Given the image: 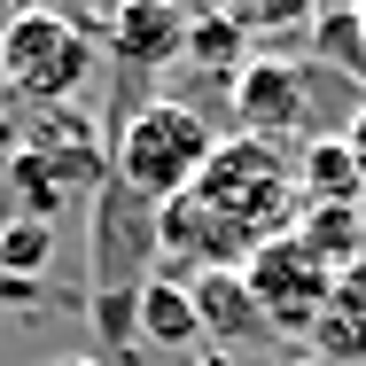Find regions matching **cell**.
I'll return each instance as SVG.
<instances>
[{
	"label": "cell",
	"instance_id": "6da1fadb",
	"mask_svg": "<svg viewBox=\"0 0 366 366\" xmlns=\"http://www.w3.org/2000/svg\"><path fill=\"white\" fill-rule=\"evenodd\" d=\"M304 219V179L296 156L257 133H226L219 156L203 164V179L164 203V273L195 265V273H242L257 249H273Z\"/></svg>",
	"mask_w": 366,
	"mask_h": 366
},
{
	"label": "cell",
	"instance_id": "7a4b0ae2",
	"mask_svg": "<svg viewBox=\"0 0 366 366\" xmlns=\"http://www.w3.org/2000/svg\"><path fill=\"white\" fill-rule=\"evenodd\" d=\"M156 273H164V211L125 179H102L86 226V320L117 351V366H133L141 351V296Z\"/></svg>",
	"mask_w": 366,
	"mask_h": 366
},
{
	"label": "cell",
	"instance_id": "3957f363",
	"mask_svg": "<svg viewBox=\"0 0 366 366\" xmlns=\"http://www.w3.org/2000/svg\"><path fill=\"white\" fill-rule=\"evenodd\" d=\"M219 141L226 133H211V117L195 102H141V109H125L109 125V179H125L133 195H148L164 211L203 179Z\"/></svg>",
	"mask_w": 366,
	"mask_h": 366
},
{
	"label": "cell",
	"instance_id": "277c9868",
	"mask_svg": "<svg viewBox=\"0 0 366 366\" xmlns=\"http://www.w3.org/2000/svg\"><path fill=\"white\" fill-rule=\"evenodd\" d=\"M102 63V39L63 16V8H31V16H16L8 31H0V71H8V102H24V109H55V102H71L78 86L94 78Z\"/></svg>",
	"mask_w": 366,
	"mask_h": 366
},
{
	"label": "cell",
	"instance_id": "5b68a950",
	"mask_svg": "<svg viewBox=\"0 0 366 366\" xmlns=\"http://www.w3.org/2000/svg\"><path fill=\"white\" fill-rule=\"evenodd\" d=\"M242 281H249V296H257V312H265V327L273 335H304L312 343V327H320V312H327V296H335V281L343 273H327L296 234H281L273 249H257L249 265H242Z\"/></svg>",
	"mask_w": 366,
	"mask_h": 366
},
{
	"label": "cell",
	"instance_id": "8992f818",
	"mask_svg": "<svg viewBox=\"0 0 366 366\" xmlns=\"http://www.w3.org/2000/svg\"><path fill=\"white\" fill-rule=\"evenodd\" d=\"M234 94V117H242V133H257V141H296L312 148L320 133H312V78H304V63H281V55H249L242 63V78L226 86Z\"/></svg>",
	"mask_w": 366,
	"mask_h": 366
},
{
	"label": "cell",
	"instance_id": "52a82bcc",
	"mask_svg": "<svg viewBox=\"0 0 366 366\" xmlns=\"http://www.w3.org/2000/svg\"><path fill=\"white\" fill-rule=\"evenodd\" d=\"M8 125H16V141L31 148L71 195H94V187L109 179V133H102L86 109L55 102V109H24V117H8Z\"/></svg>",
	"mask_w": 366,
	"mask_h": 366
},
{
	"label": "cell",
	"instance_id": "ba28073f",
	"mask_svg": "<svg viewBox=\"0 0 366 366\" xmlns=\"http://www.w3.org/2000/svg\"><path fill=\"white\" fill-rule=\"evenodd\" d=\"M187 24H195V8H179V0H109L94 39L117 55L125 78H156L164 63L187 55Z\"/></svg>",
	"mask_w": 366,
	"mask_h": 366
},
{
	"label": "cell",
	"instance_id": "9c48e42d",
	"mask_svg": "<svg viewBox=\"0 0 366 366\" xmlns=\"http://www.w3.org/2000/svg\"><path fill=\"white\" fill-rule=\"evenodd\" d=\"M187 289H195V312H203V343L234 351V343H257V335H273L242 273H187Z\"/></svg>",
	"mask_w": 366,
	"mask_h": 366
},
{
	"label": "cell",
	"instance_id": "30bf717a",
	"mask_svg": "<svg viewBox=\"0 0 366 366\" xmlns=\"http://www.w3.org/2000/svg\"><path fill=\"white\" fill-rule=\"evenodd\" d=\"M296 242H304V249H312L327 273H351V265H366V203H304Z\"/></svg>",
	"mask_w": 366,
	"mask_h": 366
},
{
	"label": "cell",
	"instance_id": "8fae6325",
	"mask_svg": "<svg viewBox=\"0 0 366 366\" xmlns=\"http://www.w3.org/2000/svg\"><path fill=\"white\" fill-rule=\"evenodd\" d=\"M312 351L327 366H366V265H351V273L335 281L320 327H312Z\"/></svg>",
	"mask_w": 366,
	"mask_h": 366
},
{
	"label": "cell",
	"instance_id": "7c38bea8",
	"mask_svg": "<svg viewBox=\"0 0 366 366\" xmlns=\"http://www.w3.org/2000/svg\"><path fill=\"white\" fill-rule=\"evenodd\" d=\"M296 179H304V203H366V172L343 133H320V141L296 156Z\"/></svg>",
	"mask_w": 366,
	"mask_h": 366
},
{
	"label": "cell",
	"instance_id": "4fadbf2b",
	"mask_svg": "<svg viewBox=\"0 0 366 366\" xmlns=\"http://www.w3.org/2000/svg\"><path fill=\"white\" fill-rule=\"evenodd\" d=\"M141 343H164V351H187L203 343V312H195V289L179 273H156L141 296Z\"/></svg>",
	"mask_w": 366,
	"mask_h": 366
},
{
	"label": "cell",
	"instance_id": "5bb4252c",
	"mask_svg": "<svg viewBox=\"0 0 366 366\" xmlns=\"http://www.w3.org/2000/svg\"><path fill=\"white\" fill-rule=\"evenodd\" d=\"M203 16H226L242 39H281V31H312L327 0H195Z\"/></svg>",
	"mask_w": 366,
	"mask_h": 366
},
{
	"label": "cell",
	"instance_id": "9a60e30c",
	"mask_svg": "<svg viewBox=\"0 0 366 366\" xmlns=\"http://www.w3.org/2000/svg\"><path fill=\"white\" fill-rule=\"evenodd\" d=\"M312 55H320V71L366 86V31H359V8H320V24H312Z\"/></svg>",
	"mask_w": 366,
	"mask_h": 366
},
{
	"label": "cell",
	"instance_id": "2e32d148",
	"mask_svg": "<svg viewBox=\"0 0 366 366\" xmlns=\"http://www.w3.org/2000/svg\"><path fill=\"white\" fill-rule=\"evenodd\" d=\"M242 47H249V39H242L226 16H203V8H195V24H187V55H179V63H203L211 78H226V86H234V78H242V63H249Z\"/></svg>",
	"mask_w": 366,
	"mask_h": 366
},
{
	"label": "cell",
	"instance_id": "e0dca14e",
	"mask_svg": "<svg viewBox=\"0 0 366 366\" xmlns=\"http://www.w3.org/2000/svg\"><path fill=\"white\" fill-rule=\"evenodd\" d=\"M55 257V226H31V219H0V273L16 281H39Z\"/></svg>",
	"mask_w": 366,
	"mask_h": 366
},
{
	"label": "cell",
	"instance_id": "ac0fdd59",
	"mask_svg": "<svg viewBox=\"0 0 366 366\" xmlns=\"http://www.w3.org/2000/svg\"><path fill=\"white\" fill-rule=\"evenodd\" d=\"M47 296V281H16V273H0V312H31Z\"/></svg>",
	"mask_w": 366,
	"mask_h": 366
},
{
	"label": "cell",
	"instance_id": "d6986e66",
	"mask_svg": "<svg viewBox=\"0 0 366 366\" xmlns=\"http://www.w3.org/2000/svg\"><path fill=\"white\" fill-rule=\"evenodd\" d=\"M343 141H351V156H359V172H366V102L351 109V125H343Z\"/></svg>",
	"mask_w": 366,
	"mask_h": 366
},
{
	"label": "cell",
	"instance_id": "ffe728a7",
	"mask_svg": "<svg viewBox=\"0 0 366 366\" xmlns=\"http://www.w3.org/2000/svg\"><path fill=\"white\" fill-rule=\"evenodd\" d=\"M31 8H39V0H0V31H8L16 16H31Z\"/></svg>",
	"mask_w": 366,
	"mask_h": 366
},
{
	"label": "cell",
	"instance_id": "44dd1931",
	"mask_svg": "<svg viewBox=\"0 0 366 366\" xmlns=\"http://www.w3.org/2000/svg\"><path fill=\"white\" fill-rule=\"evenodd\" d=\"M281 366H327V359H320V351H289Z\"/></svg>",
	"mask_w": 366,
	"mask_h": 366
},
{
	"label": "cell",
	"instance_id": "7402d4cb",
	"mask_svg": "<svg viewBox=\"0 0 366 366\" xmlns=\"http://www.w3.org/2000/svg\"><path fill=\"white\" fill-rule=\"evenodd\" d=\"M195 366H242V359H234V351H203Z\"/></svg>",
	"mask_w": 366,
	"mask_h": 366
},
{
	"label": "cell",
	"instance_id": "603a6c76",
	"mask_svg": "<svg viewBox=\"0 0 366 366\" xmlns=\"http://www.w3.org/2000/svg\"><path fill=\"white\" fill-rule=\"evenodd\" d=\"M39 366H109V359H39Z\"/></svg>",
	"mask_w": 366,
	"mask_h": 366
},
{
	"label": "cell",
	"instance_id": "cb8c5ba5",
	"mask_svg": "<svg viewBox=\"0 0 366 366\" xmlns=\"http://www.w3.org/2000/svg\"><path fill=\"white\" fill-rule=\"evenodd\" d=\"M351 8H359V31H366V0H351Z\"/></svg>",
	"mask_w": 366,
	"mask_h": 366
},
{
	"label": "cell",
	"instance_id": "d4e9b609",
	"mask_svg": "<svg viewBox=\"0 0 366 366\" xmlns=\"http://www.w3.org/2000/svg\"><path fill=\"white\" fill-rule=\"evenodd\" d=\"M0 102H8V71H0Z\"/></svg>",
	"mask_w": 366,
	"mask_h": 366
}]
</instances>
